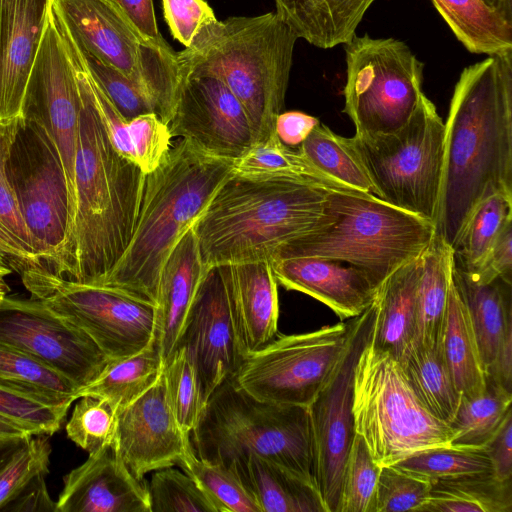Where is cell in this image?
<instances>
[{"mask_svg": "<svg viewBox=\"0 0 512 512\" xmlns=\"http://www.w3.org/2000/svg\"><path fill=\"white\" fill-rule=\"evenodd\" d=\"M80 94L74 165V205L64 239L42 266L66 280L102 283L127 249L146 174L112 146L96 110L89 73L64 28Z\"/></svg>", "mask_w": 512, "mask_h": 512, "instance_id": "cell-1", "label": "cell"}, {"mask_svg": "<svg viewBox=\"0 0 512 512\" xmlns=\"http://www.w3.org/2000/svg\"><path fill=\"white\" fill-rule=\"evenodd\" d=\"M444 125L434 228L454 250L481 202L512 195V51L463 69Z\"/></svg>", "mask_w": 512, "mask_h": 512, "instance_id": "cell-2", "label": "cell"}, {"mask_svg": "<svg viewBox=\"0 0 512 512\" xmlns=\"http://www.w3.org/2000/svg\"><path fill=\"white\" fill-rule=\"evenodd\" d=\"M233 168L234 160L210 155L187 139L172 144L160 164L146 174L130 243L99 284L155 305L160 273L168 256Z\"/></svg>", "mask_w": 512, "mask_h": 512, "instance_id": "cell-3", "label": "cell"}, {"mask_svg": "<svg viewBox=\"0 0 512 512\" xmlns=\"http://www.w3.org/2000/svg\"><path fill=\"white\" fill-rule=\"evenodd\" d=\"M330 191L285 178L232 173L193 226L205 269L269 260L320 222Z\"/></svg>", "mask_w": 512, "mask_h": 512, "instance_id": "cell-4", "label": "cell"}, {"mask_svg": "<svg viewBox=\"0 0 512 512\" xmlns=\"http://www.w3.org/2000/svg\"><path fill=\"white\" fill-rule=\"evenodd\" d=\"M296 41L275 12L216 19L199 32L189 48L177 52L179 71L219 77L244 107L254 143L261 142L275 134Z\"/></svg>", "mask_w": 512, "mask_h": 512, "instance_id": "cell-5", "label": "cell"}, {"mask_svg": "<svg viewBox=\"0 0 512 512\" xmlns=\"http://www.w3.org/2000/svg\"><path fill=\"white\" fill-rule=\"evenodd\" d=\"M434 233L432 221L372 194L330 191L316 227L280 245L270 261L339 260L366 271L380 285L396 269L419 258Z\"/></svg>", "mask_w": 512, "mask_h": 512, "instance_id": "cell-6", "label": "cell"}, {"mask_svg": "<svg viewBox=\"0 0 512 512\" xmlns=\"http://www.w3.org/2000/svg\"><path fill=\"white\" fill-rule=\"evenodd\" d=\"M191 433L195 453L204 460L227 466L255 454L314 483L307 406L259 400L230 378L208 398Z\"/></svg>", "mask_w": 512, "mask_h": 512, "instance_id": "cell-7", "label": "cell"}, {"mask_svg": "<svg viewBox=\"0 0 512 512\" xmlns=\"http://www.w3.org/2000/svg\"><path fill=\"white\" fill-rule=\"evenodd\" d=\"M352 412L355 433L363 437L380 466L449 445L453 436L450 425L434 417L416 397L398 361L370 340L355 366Z\"/></svg>", "mask_w": 512, "mask_h": 512, "instance_id": "cell-8", "label": "cell"}, {"mask_svg": "<svg viewBox=\"0 0 512 512\" xmlns=\"http://www.w3.org/2000/svg\"><path fill=\"white\" fill-rule=\"evenodd\" d=\"M445 125L423 93L408 121L389 133L358 134L350 142L374 196L433 222L441 186Z\"/></svg>", "mask_w": 512, "mask_h": 512, "instance_id": "cell-9", "label": "cell"}, {"mask_svg": "<svg viewBox=\"0 0 512 512\" xmlns=\"http://www.w3.org/2000/svg\"><path fill=\"white\" fill-rule=\"evenodd\" d=\"M52 4L75 42L143 89L168 125L180 83L177 52L144 38L116 0H52Z\"/></svg>", "mask_w": 512, "mask_h": 512, "instance_id": "cell-10", "label": "cell"}, {"mask_svg": "<svg viewBox=\"0 0 512 512\" xmlns=\"http://www.w3.org/2000/svg\"><path fill=\"white\" fill-rule=\"evenodd\" d=\"M343 46V112L353 122L355 133H389L402 127L424 93V63L395 38L355 35Z\"/></svg>", "mask_w": 512, "mask_h": 512, "instance_id": "cell-11", "label": "cell"}, {"mask_svg": "<svg viewBox=\"0 0 512 512\" xmlns=\"http://www.w3.org/2000/svg\"><path fill=\"white\" fill-rule=\"evenodd\" d=\"M20 274L33 298L85 332L109 360L134 355L153 343L154 304L106 284L66 280L40 266Z\"/></svg>", "mask_w": 512, "mask_h": 512, "instance_id": "cell-12", "label": "cell"}, {"mask_svg": "<svg viewBox=\"0 0 512 512\" xmlns=\"http://www.w3.org/2000/svg\"><path fill=\"white\" fill-rule=\"evenodd\" d=\"M6 170L42 266L64 239L71 198L58 148L37 118L18 117Z\"/></svg>", "mask_w": 512, "mask_h": 512, "instance_id": "cell-13", "label": "cell"}, {"mask_svg": "<svg viewBox=\"0 0 512 512\" xmlns=\"http://www.w3.org/2000/svg\"><path fill=\"white\" fill-rule=\"evenodd\" d=\"M349 328L350 320L307 333L276 335L245 355L233 380L259 400L308 407L339 360Z\"/></svg>", "mask_w": 512, "mask_h": 512, "instance_id": "cell-14", "label": "cell"}, {"mask_svg": "<svg viewBox=\"0 0 512 512\" xmlns=\"http://www.w3.org/2000/svg\"><path fill=\"white\" fill-rule=\"evenodd\" d=\"M376 316L375 300L350 319L344 350L330 376L309 404L313 480L326 512H337L345 462L355 436L353 379L358 358L369 342Z\"/></svg>", "mask_w": 512, "mask_h": 512, "instance_id": "cell-15", "label": "cell"}, {"mask_svg": "<svg viewBox=\"0 0 512 512\" xmlns=\"http://www.w3.org/2000/svg\"><path fill=\"white\" fill-rule=\"evenodd\" d=\"M0 343L60 372L79 389L109 361L85 332L36 298L0 301Z\"/></svg>", "mask_w": 512, "mask_h": 512, "instance_id": "cell-16", "label": "cell"}, {"mask_svg": "<svg viewBox=\"0 0 512 512\" xmlns=\"http://www.w3.org/2000/svg\"><path fill=\"white\" fill-rule=\"evenodd\" d=\"M176 348L185 351L194 367L203 407L238 372L247 352L220 266L205 271Z\"/></svg>", "mask_w": 512, "mask_h": 512, "instance_id": "cell-17", "label": "cell"}, {"mask_svg": "<svg viewBox=\"0 0 512 512\" xmlns=\"http://www.w3.org/2000/svg\"><path fill=\"white\" fill-rule=\"evenodd\" d=\"M79 113L80 94L75 68L51 4L42 40L27 81L21 115L40 120L58 148L70 192V217L74 205V165Z\"/></svg>", "mask_w": 512, "mask_h": 512, "instance_id": "cell-18", "label": "cell"}, {"mask_svg": "<svg viewBox=\"0 0 512 512\" xmlns=\"http://www.w3.org/2000/svg\"><path fill=\"white\" fill-rule=\"evenodd\" d=\"M176 106L168 126L172 138L187 139L202 151L237 160L253 145L247 113L217 76L200 71H179Z\"/></svg>", "mask_w": 512, "mask_h": 512, "instance_id": "cell-19", "label": "cell"}, {"mask_svg": "<svg viewBox=\"0 0 512 512\" xmlns=\"http://www.w3.org/2000/svg\"><path fill=\"white\" fill-rule=\"evenodd\" d=\"M172 411L163 373L134 402L117 412L114 452L133 475L178 465L191 445Z\"/></svg>", "mask_w": 512, "mask_h": 512, "instance_id": "cell-20", "label": "cell"}, {"mask_svg": "<svg viewBox=\"0 0 512 512\" xmlns=\"http://www.w3.org/2000/svg\"><path fill=\"white\" fill-rule=\"evenodd\" d=\"M56 512H151L147 484L108 446L65 475Z\"/></svg>", "mask_w": 512, "mask_h": 512, "instance_id": "cell-21", "label": "cell"}, {"mask_svg": "<svg viewBox=\"0 0 512 512\" xmlns=\"http://www.w3.org/2000/svg\"><path fill=\"white\" fill-rule=\"evenodd\" d=\"M52 0H0V121L19 117Z\"/></svg>", "mask_w": 512, "mask_h": 512, "instance_id": "cell-22", "label": "cell"}, {"mask_svg": "<svg viewBox=\"0 0 512 512\" xmlns=\"http://www.w3.org/2000/svg\"><path fill=\"white\" fill-rule=\"evenodd\" d=\"M270 262L278 284L320 301L342 321L364 312L380 286L366 271L339 260L302 257Z\"/></svg>", "mask_w": 512, "mask_h": 512, "instance_id": "cell-23", "label": "cell"}, {"mask_svg": "<svg viewBox=\"0 0 512 512\" xmlns=\"http://www.w3.org/2000/svg\"><path fill=\"white\" fill-rule=\"evenodd\" d=\"M205 271L192 227L171 251L159 277L153 343L164 364L176 349Z\"/></svg>", "mask_w": 512, "mask_h": 512, "instance_id": "cell-24", "label": "cell"}, {"mask_svg": "<svg viewBox=\"0 0 512 512\" xmlns=\"http://www.w3.org/2000/svg\"><path fill=\"white\" fill-rule=\"evenodd\" d=\"M221 267L246 352L255 351L277 335L278 283L269 260Z\"/></svg>", "mask_w": 512, "mask_h": 512, "instance_id": "cell-25", "label": "cell"}, {"mask_svg": "<svg viewBox=\"0 0 512 512\" xmlns=\"http://www.w3.org/2000/svg\"><path fill=\"white\" fill-rule=\"evenodd\" d=\"M231 466L260 512H326L315 484L270 459L247 454Z\"/></svg>", "mask_w": 512, "mask_h": 512, "instance_id": "cell-26", "label": "cell"}, {"mask_svg": "<svg viewBox=\"0 0 512 512\" xmlns=\"http://www.w3.org/2000/svg\"><path fill=\"white\" fill-rule=\"evenodd\" d=\"M422 256V255H421ZM391 273L378 287L370 343L399 360L416 336V297L422 257Z\"/></svg>", "mask_w": 512, "mask_h": 512, "instance_id": "cell-27", "label": "cell"}, {"mask_svg": "<svg viewBox=\"0 0 512 512\" xmlns=\"http://www.w3.org/2000/svg\"><path fill=\"white\" fill-rule=\"evenodd\" d=\"M375 0H275L277 16L297 39L330 49L355 35Z\"/></svg>", "mask_w": 512, "mask_h": 512, "instance_id": "cell-28", "label": "cell"}, {"mask_svg": "<svg viewBox=\"0 0 512 512\" xmlns=\"http://www.w3.org/2000/svg\"><path fill=\"white\" fill-rule=\"evenodd\" d=\"M89 78L96 110L114 149L145 174L152 172L172 146L169 126L156 113L126 120L90 74Z\"/></svg>", "mask_w": 512, "mask_h": 512, "instance_id": "cell-29", "label": "cell"}, {"mask_svg": "<svg viewBox=\"0 0 512 512\" xmlns=\"http://www.w3.org/2000/svg\"><path fill=\"white\" fill-rule=\"evenodd\" d=\"M452 281L466 307L485 373L512 325L511 282L478 283L453 264Z\"/></svg>", "mask_w": 512, "mask_h": 512, "instance_id": "cell-30", "label": "cell"}, {"mask_svg": "<svg viewBox=\"0 0 512 512\" xmlns=\"http://www.w3.org/2000/svg\"><path fill=\"white\" fill-rule=\"evenodd\" d=\"M402 373L422 405L437 419L449 424L461 394L445 362L441 346L414 339L398 360Z\"/></svg>", "mask_w": 512, "mask_h": 512, "instance_id": "cell-31", "label": "cell"}, {"mask_svg": "<svg viewBox=\"0 0 512 512\" xmlns=\"http://www.w3.org/2000/svg\"><path fill=\"white\" fill-rule=\"evenodd\" d=\"M457 40L471 53L512 51V21L484 0H431Z\"/></svg>", "mask_w": 512, "mask_h": 512, "instance_id": "cell-32", "label": "cell"}, {"mask_svg": "<svg viewBox=\"0 0 512 512\" xmlns=\"http://www.w3.org/2000/svg\"><path fill=\"white\" fill-rule=\"evenodd\" d=\"M416 297V336L427 345H439L454 264L453 249L434 233L422 254Z\"/></svg>", "mask_w": 512, "mask_h": 512, "instance_id": "cell-33", "label": "cell"}, {"mask_svg": "<svg viewBox=\"0 0 512 512\" xmlns=\"http://www.w3.org/2000/svg\"><path fill=\"white\" fill-rule=\"evenodd\" d=\"M441 350L454 384L462 397H475L486 389V373L466 307L451 281Z\"/></svg>", "mask_w": 512, "mask_h": 512, "instance_id": "cell-34", "label": "cell"}, {"mask_svg": "<svg viewBox=\"0 0 512 512\" xmlns=\"http://www.w3.org/2000/svg\"><path fill=\"white\" fill-rule=\"evenodd\" d=\"M418 512H512V479L481 472L433 480Z\"/></svg>", "mask_w": 512, "mask_h": 512, "instance_id": "cell-35", "label": "cell"}, {"mask_svg": "<svg viewBox=\"0 0 512 512\" xmlns=\"http://www.w3.org/2000/svg\"><path fill=\"white\" fill-rule=\"evenodd\" d=\"M163 369L162 356L151 343L134 355L109 360L94 381L79 389L77 399L82 395L102 398L118 412L151 388Z\"/></svg>", "mask_w": 512, "mask_h": 512, "instance_id": "cell-36", "label": "cell"}, {"mask_svg": "<svg viewBox=\"0 0 512 512\" xmlns=\"http://www.w3.org/2000/svg\"><path fill=\"white\" fill-rule=\"evenodd\" d=\"M233 173L251 178L293 179L328 191L358 192L321 172L298 149L283 144L276 133L254 143L241 158L235 160Z\"/></svg>", "mask_w": 512, "mask_h": 512, "instance_id": "cell-37", "label": "cell"}, {"mask_svg": "<svg viewBox=\"0 0 512 512\" xmlns=\"http://www.w3.org/2000/svg\"><path fill=\"white\" fill-rule=\"evenodd\" d=\"M512 393L486 377V389L475 397H462L449 423L453 436L449 445L485 447L512 413Z\"/></svg>", "mask_w": 512, "mask_h": 512, "instance_id": "cell-38", "label": "cell"}, {"mask_svg": "<svg viewBox=\"0 0 512 512\" xmlns=\"http://www.w3.org/2000/svg\"><path fill=\"white\" fill-rule=\"evenodd\" d=\"M297 149L311 164L340 185L374 195L373 186L349 138L336 134L319 122Z\"/></svg>", "mask_w": 512, "mask_h": 512, "instance_id": "cell-39", "label": "cell"}, {"mask_svg": "<svg viewBox=\"0 0 512 512\" xmlns=\"http://www.w3.org/2000/svg\"><path fill=\"white\" fill-rule=\"evenodd\" d=\"M0 385L37 396L54 404L77 400L79 388L46 364L0 343Z\"/></svg>", "mask_w": 512, "mask_h": 512, "instance_id": "cell-40", "label": "cell"}, {"mask_svg": "<svg viewBox=\"0 0 512 512\" xmlns=\"http://www.w3.org/2000/svg\"><path fill=\"white\" fill-rule=\"evenodd\" d=\"M511 222L512 195L498 193L481 202L453 250L454 265L466 272L475 270Z\"/></svg>", "mask_w": 512, "mask_h": 512, "instance_id": "cell-41", "label": "cell"}, {"mask_svg": "<svg viewBox=\"0 0 512 512\" xmlns=\"http://www.w3.org/2000/svg\"><path fill=\"white\" fill-rule=\"evenodd\" d=\"M392 466L429 481L465 474L493 472L486 447L452 445L435 447L401 459Z\"/></svg>", "mask_w": 512, "mask_h": 512, "instance_id": "cell-42", "label": "cell"}, {"mask_svg": "<svg viewBox=\"0 0 512 512\" xmlns=\"http://www.w3.org/2000/svg\"><path fill=\"white\" fill-rule=\"evenodd\" d=\"M178 465L201 486L221 512H260L231 466L198 457L192 444Z\"/></svg>", "mask_w": 512, "mask_h": 512, "instance_id": "cell-43", "label": "cell"}, {"mask_svg": "<svg viewBox=\"0 0 512 512\" xmlns=\"http://www.w3.org/2000/svg\"><path fill=\"white\" fill-rule=\"evenodd\" d=\"M51 444L48 435H31L0 469V512L23 496L49 473Z\"/></svg>", "mask_w": 512, "mask_h": 512, "instance_id": "cell-44", "label": "cell"}, {"mask_svg": "<svg viewBox=\"0 0 512 512\" xmlns=\"http://www.w3.org/2000/svg\"><path fill=\"white\" fill-rule=\"evenodd\" d=\"M380 469L363 437L355 433L345 462L337 512H375Z\"/></svg>", "mask_w": 512, "mask_h": 512, "instance_id": "cell-45", "label": "cell"}, {"mask_svg": "<svg viewBox=\"0 0 512 512\" xmlns=\"http://www.w3.org/2000/svg\"><path fill=\"white\" fill-rule=\"evenodd\" d=\"M147 488L151 512H221L191 476L172 467L156 470Z\"/></svg>", "mask_w": 512, "mask_h": 512, "instance_id": "cell-46", "label": "cell"}, {"mask_svg": "<svg viewBox=\"0 0 512 512\" xmlns=\"http://www.w3.org/2000/svg\"><path fill=\"white\" fill-rule=\"evenodd\" d=\"M77 400L65 427L68 438L88 454L112 446L117 412L102 398L82 395Z\"/></svg>", "mask_w": 512, "mask_h": 512, "instance_id": "cell-47", "label": "cell"}, {"mask_svg": "<svg viewBox=\"0 0 512 512\" xmlns=\"http://www.w3.org/2000/svg\"><path fill=\"white\" fill-rule=\"evenodd\" d=\"M69 404H54L37 396L0 385V418L31 435L56 433L67 415Z\"/></svg>", "mask_w": 512, "mask_h": 512, "instance_id": "cell-48", "label": "cell"}, {"mask_svg": "<svg viewBox=\"0 0 512 512\" xmlns=\"http://www.w3.org/2000/svg\"><path fill=\"white\" fill-rule=\"evenodd\" d=\"M168 399L180 429L190 435L203 402L196 372L185 351L176 348L163 369Z\"/></svg>", "mask_w": 512, "mask_h": 512, "instance_id": "cell-49", "label": "cell"}, {"mask_svg": "<svg viewBox=\"0 0 512 512\" xmlns=\"http://www.w3.org/2000/svg\"><path fill=\"white\" fill-rule=\"evenodd\" d=\"M76 45L89 74L123 118L132 120L144 114L156 113L153 102L136 83Z\"/></svg>", "mask_w": 512, "mask_h": 512, "instance_id": "cell-50", "label": "cell"}, {"mask_svg": "<svg viewBox=\"0 0 512 512\" xmlns=\"http://www.w3.org/2000/svg\"><path fill=\"white\" fill-rule=\"evenodd\" d=\"M431 481L403 472L392 465L381 466L375 512L419 511L429 496Z\"/></svg>", "mask_w": 512, "mask_h": 512, "instance_id": "cell-51", "label": "cell"}, {"mask_svg": "<svg viewBox=\"0 0 512 512\" xmlns=\"http://www.w3.org/2000/svg\"><path fill=\"white\" fill-rule=\"evenodd\" d=\"M17 121L18 117L0 121V225L19 241L27 251L39 258L33 237L25 224L6 170L8 151L17 127Z\"/></svg>", "mask_w": 512, "mask_h": 512, "instance_id": "cell-52", "label": "cell"}, {"mask_svg": "<svg viewBox=\"0 0 512 512\" xmlns=\"http://www.w3.org/2000/svg\"><path fill=\"white\" fill-rule=\"evenodd\" d=\"M164 18L174 39L189 48L199 32L217 18L205 0H162Z\"/></svg>", "mask_w": 512, "mask_h": 512, "instance_id": "cell-53", "label": "cell"}, {"mask_svg": "<svg viewBox=\"0 0 512 512\" xmlns=\"http://www.w3.org/2000/svg\"><path fill=\"white\" fill-rule=\"evenodd\" d=\"M466 273L478 283H489L497 278L511 282L512 222L503 229L482 263Z\"/></svg>", "mask_w": 512, "mask_h": 512, "instance_id": "cell-54", "label": "cell"}, {"mask_svg": "<svg viewBox=\"0 0 512 512\" xmlns=\"http://www.w3.org/2000/svg\"><path fill=\"white\" fill-rule=\"evenodd\" d=\"M493 473L501 480L512 479V413H510L494 437L485 446Z\"/></svg>", "mask_w": 512, "mask_h": 512, "instance_id": "cell-55", "label": "cell"}, {"mask_svg": "<svg viewBox=\"0 0 512 512\" xmlns=\"http://www.w3.org/2000/svg\"><path fill=\"white\" fill-rule=\"evenodd\" d=\"M320 121L301 111L281 112L275 122V133L289 147H298Z\"/></svg>", "mask_w": 512, "mask_h": 512, "instance_id": "cell-56", "label": "cell"}, {"mask_svg": "<svg viewBox=\"0 0 512 512\" xmlns=\"http://www.w3.org/2000/svg\"><path fill=\"white\" fill-rule=\"evenodd\" d=\"M116 1L144 38L160 47L170 46L159 32L152 0Z\"/></svg>", "mask_w": 512, "mask_h": 512, "instance_id": "cell-57", "label": "cell"}, {"mask_svg": "<svg viewBox=\"0 0 512 512\" xmlns=\"http://www.w3.org/2000/svg\"><path fill=\"white\" fill-rule=\"evenodd\" d=\"M486 377L512 393V325L507 328L496 357L486 371Z\"/></svg>", "mask_w": 512, "mask_h": 512, "instance_id": "cell-58", "label": "cell"}, {"mask_svg": "<svg viewBox=\"0 0 512 512\" xmlns=\"http://www.w3.org/2000/svg\"><path fill=\"white\" fill-rule=\"evenodd\" d=\"M0 265H10L20 272L26 267L41 266V261L0 225Z\"/></svg>", "mask_w": 512, "mask_h": 512, "instance_id": "cell-59", "label": "cell"}, {"mask_svg": "<svg viewBox=\"0 0 512 512\" xmlns=\"http://www.w3.org/2000/svg\"><path fill=\"white\" fill-rule=\"evenodd\" d=\"M30 436L23 428L0 418V443L25 440Z\"/></svg>", "mask_w": 512, "mask_h": 512, "instance_id": "cell-60", "label": "cell"}, {"mask_svg": "<svg viewBox=\"0 0 512 512\" xmlns=\"http://www.w3.org/2000/svg\"><path fill=\"white\" fill-rule=\"evenodd\" d=\"M489 6L501 12L512 21V0H484Z\"/></svg>", "mask_w": 512, "mask_h": 512, "instance_id": "cell-61", "label": "cell"}, {"mask_svg": "<svg viewBox=\"0 0 512 512\" xmlns=\"http://www.w3.org/2000/svg\"><path fill=\"white\" fill-rule=\"evenodd\" d=\"M10 265H0V301H2L10 291L8 284L5 281V277L12 272Z\"/></svg>", "mask_w": 512, "mask_h": 512, "instance_id": "cell-62", "label": "cell"}]
</instances>
